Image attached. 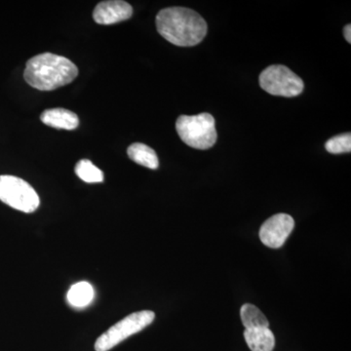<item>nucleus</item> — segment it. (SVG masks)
I'll use <instances>...</instances> for the list:
<instances>
[{
  "label": "nucleus",
  "mask_w": 351,
  "mask_h": 351,
  "mask_svg": "<svg viewBox=\"0 0 351 351\" xmlns=\"http://www.w3.org/2000/svg\"><path fill=\"white\" fill-rule=\"evenodd\" d=\"M156 29L162 38L174 45L191 47L206 36V21L195 10L184 7H169L159 11Z\"/></svg>",
  "instance_id": "1"
},
{
  "label": "nucleus",
  "mask_w": 351,
  "mask_h": 351,
  "mask_svg": "<svg viewBox=\"0 0 351 351\" xmlns=\"http://www.w3.org/2000/svg\"><path fill=\"white\" fill-rule=\"evenodd\" d=\"M77 75V66L68 58L43 53L27 61L24 77L36 89L52 91L73 82Z\"/></svg>",
  "instance_id": "2"
},
{
  "label": "nucleus",
  "mask_w": 351,
  "mask_h": 351,
  "mask_svg": "<svg viewBox=\"0 0 351 351\" xmlns=\"http://www.w3.org/2000/svg\"><path fill=\"white\" fill-rule=\"evenodd\" d=\"M176 130L184 144L202 151L211 149L218 138L215 119L207 112L181 115L176 121Z\"/></svg>",
  "instance_id": "3"
},
{
  "label": "nucleus",
  "mask_w": 351,
  "mask_h": 351,
  "mask_svg": "<svg viewBox=\"0 0 351 351\" xmlns=\"http://www.w3.org/2000/svg\"><path fill=\"white\" fill-rule=\"evenodd\" d=\"M156 314L151 311H142L126 316L108 331L101 335L95 343L96 351H108L120 343L142 331L154 322Z\"/></svg>",
  "instance_id": "4"
},
{
  "label": "nucleus",
  "mask_w": 351,
  "mask_h": 351,
  "mask_svg": "<svg viewBox=\"0 0 351 351\" xmlns=\"http://www.w3.org/2000/svg\"><path fill=\"white\" fill-rule=\"evenodd\" d=\"M0 201L24 212L32 213L39 206V196L29 182L15 176H0Z\"/></svg>",
  "instance_id": "5"
},
{
  "label": "nucleus",
  "mask_w": 351,
  "mask_h": 351,
  "mask_svg": "<svg viewBox=\"0 0 351 351\" xmlns=\"http://www.w3.org/2000/svg\"><path fill=\"white\" fill-rule=\"evenodd\" d=\"M260 86L274 96H299L304 91V82L299 75L282 64L267 66L260 75Z\"/></svg>",
  "instance_id": "6"
},
{
  "label": "nucleus",
  "mask_w": 351,
  "mask_h": 351,
  "mask_svg": "<svg viewBox=\"0 0 351 351\" xmlns=\"http://www.w3.org/2000/svg\"><path fill=\"white\" fill-rule=\"evenodd\" d=\"M294 228L295 221L290 215H274L261 226V241L269 248H280L285 243Z\"/></svg>",
  "instance_id": "7"
},
{
  "label": "nucleus",
  "mask_w": 351,
  "mask_h": 351,
  "mask_svg": "<svg viewBox=\"0 0 351 351\" xmlns=\"http://www.w3.org/2000/svg\"><path fill=\"white\" fill-rule=\"evenodd\" d=\"M133 8L122 0L101 1L95 7L93 19L99 25H112L130 19Z\"/></svg>",
  "instance_id": "8"
},
{
  "label": "nucleus",
  "mask_w": 351,
  "mask_h": 351,
  "mask_svg": "<svg viewBox=\"0 0 351 351\" xmlns=\"http://www.w3.org/2000/svg\"><path fill=\"white\" fill-rule=\"evenodd\" d=\"M41 121L46 125L64 130H75L80 125V119L75 112L66 108H50L40 115Z\"/></svg>",
  "instance_id": "9"
},
{
  "label": "nucleus",
  "mask_w": 351,
  "mask_h": 351,
  "mask_svg": "<svg viewBox=\"0 0 351 351\" xmlns=\"http://www.w3.org/2000/svg\"><path fill=\"white\" fill-rule=\"evenodd\" d=\"M244 339L252 351H272L276 338L269 328L245 329Z\"/></svg>",
  "instance_id": "10"
},
{
  "label": "nucleus",
  "mask_w": 351,
  "mask_h": 351,
  "mask_svg": "<svg viewBox=\"0 0 351 351\" xmlns=\"http://www.w3.org/2000/svg\"><path fill=\"white\" fill-rule=\"evenodd\" d=\"M129 158L132 161L144 166L149 169L156 170L158 168L159 160L156 151L149 147V145L142 144V143H135L132 144L127 149Z\"/></svg>",
  "instance_id": "11"
},
{
  "label": "nucleus",
  "mask_w": 351,
  "mask_h": 351,
  "mask_svg": "<svg viewBox=\"0 0 351 351\" xmlns=\"http://www.w3.org/2000/svg\"><path fill=\"white\" fill-rule=\"evenodd\" d=\"M94 289L89 283L78 282L71 286L68 292L69 304L75 307H84L91 304L94 299Z\"/></svg>",
  "instance_id": "12"
},
{
  "label": "nucleus",
  "mask_w": 351,
  "mask_h": 351,
  "mask_svg": "<svg viewBox=\"0 0 351 351\" xmlns=\"http://www.w3.org/2000/svg\"><path fill=\"white\" fill-rule=\"evenodd\" d=\"M240 317L245 329L269 328V322L258 307L252 304H245L240 309Z\"/></svg>",
  "instance_id": "13"
},
{
  "label": "nucleus",
  "mask_w": 351,
  "mask_h": 351,
  "mask_svg": "<svg viewBox=\"0 0 351 351\" xmlns=\"http://www.w3.org/2000/svg\"><path fill=\"white\" fill-rule=\"evenodd\" d=\"M75 171L77 177L88 184L104 182V173L88 159L78 161Z\"/></svg>",
  "instance_id": "14"
},
{
  "label": "nucleus",
  "mask_w": 351,
  "mask_h": 351,
  "mask_svg": "<svg viewBox=\"0 0 351 351\" xmlns=\"http://www.w3.org/2000/svg\"><path fill=\"white\" fill-rule=\"evenodd\" d=\"M325 149L332 154H346L351 151V134L345 133L330 138L325 144Z\"/></svg>",
  "instance_id": "15"
},
{
  "label": "nucleus",
  "mask_w": 351,
  "mask_h": 351,
  "mask_svg": "<svg viewBox=\"0 0 351 351\" xmlns=\"http://www.w3.org/2000/svg\"><path fill=\"white\" fill-rule=\"evenodd\" d=\"M343 34H345L346 40L348 41V43H351V25H346L345 29H343Z\"/></svg>",
  "instance_id": "16"
}]
</instances>
